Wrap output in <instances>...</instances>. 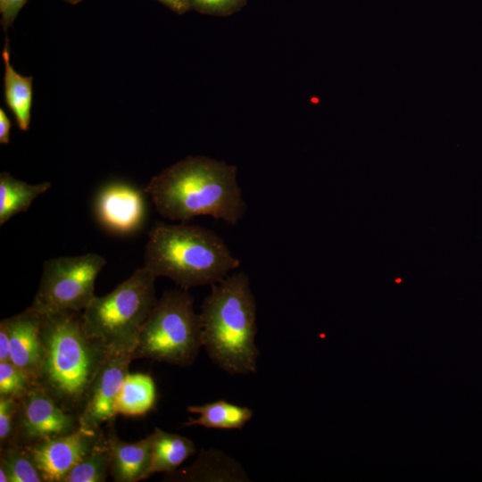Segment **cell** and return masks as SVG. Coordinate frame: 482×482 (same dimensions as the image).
Returning <instances> with one entry per match:
<instances>
[{
  "instance_id": "1",
  "label": "cell",
  "mask_w": 482,
  "mask_h": 482,
  "mask_svg": "<svg viewBox=\"0 0 482 482\" xmlns=\"http://www.w3.org/2000/svg\"><path fill=\"white\" fill-rule=\"evenodd\" d=\"M237 173L224 161L187 156L153 177L144 190L165 219L210 216L235 226L247 209Z\"/></svg>"
},
{
  "instance_id": "2",
  "label": "cell",
  "mask_w": 482,
  "mask_h": 482,
  "mask_svg": "<svg viewBox=\"0 0 482 482\" xmlns=\"http://www.w3.org/2000/svg\"><path fill=\"white\" fill-rule=\"evenodd\" d=\"M211 287L199 313L203 346L225 372L255 373L260 352L255 344L256 303L248 276L237 271Z\"/></svg>"
},
{
  "instance_id": "3",
  "label": "cell",
  "mask_w": 482,
  "mask_h": 482,
  "mask_svg": "<svg viewBox=\"0 0 482 482\" xmlns=\"http://www.w3.org/2000/svg\"><path fill=\"white\" fill-rule=\"evenodd\" d=\"M41 336L44 355L37 383L79 417L90 385L111 352L87 334L80 312L43 315Z\"/></svg>"
},
{
  "instance_id": "4",
  "label": "cell",
  "mask_w": 482,
  "mask_h": 482,
  "mask_svg": "<svg viewBox=\"0 0 482 482\" xmlns=\"http://www.w3.org/2000/svg\"><path fill=\"white\" fill-rule=\"evenodd\" d=\"M239 265L225 240L209 229L156 221L148 232L144 267L180 288L212 286Z\"/></svg>"
},
{
  "instance_id": "5",
  "label": "cell",
  "mask_w": 482,
  "mask_h": 482,
  "mask_svg": "<svg viewBox=\"0 0 482 482\" xmlns=\"http://www.w3.org/2000/svg\"><path fill=\"white\" fill-rule=\"evenodd\" d=\"M157 278L144 266L81 312L87 334L109 352H133L140 330L155 304Z\"/></svg>"
},
{
  "instance_id": "6",
  "label": "cell",
  "mask_w": 482,
  "mask_h": 482,
  "mask_svg": "<svg viewBox=\"0 0 482 482\" xmlns=\"http://www.w3.org/2000/svg\"><path fill=\"white\" fill-rule=\"evenodd\" d=\"M202 346L201 323L194 310V298L186 289H171L157 299L132 355L134 359L186 367L194 363Z\"/></svg>"
},
{
  "instance_id": "7",
  "label": "cell",
  "mask_w": 482,
  "mask_h": 482,
  "mask_svg": "<svg viewBox=\"0 0 482 482\" xmlns=\"http://www.w3.org/2000/svg\"><path fill=\"white\" fill-rule=\"evenodd\" d=\"M105 264L96 253L46 261L31 307L43 315L83 312L96 296V280Z\"/></svg>"
},
{
  "instance_id": "8",
  "label": "cell",
  "mask_w": 482,
  "mask_h": 482,
  "mask_svg": "<svg viewBox=\"0 0 482 482\" xmlns=\"http://www.w3.org/2000/svg\"><path fill=\"white\" fill-rule=\"evenodd\" d=\"M79 427V417L62 408L37 383L19 399L12 445L30 446L42 440L71 433Z\"/></svg>"
},
{
  "instance_id": "9",
  "label": "cell",
  "mask_w": 482,
  "mask_h": 482,
  "mask_svg": "<svg viewBox=\"0 0 482 482\" xmlns=\"http://www.w3.org/2000/svg\"><path fill=\"white\" fill-rule=\"evenodd\" d=\"M132 352H112L93 379L83 407L79 414V427L102 430L111 426L117 414L116 403L121 386L129 373Z\"/></svg>"
},
{
  "instance_id": "10",
  "label": "cell",
  "mask_w": 482,
  "mask_h": 482,
  "mask_svg": "<svg viewBox=\"0 0 482 482\" xmlns=\"http://www.w3.org/2000/svg\"><path fill=\"white\" fill-rule=\"evenodd\" d=\"M145 195V190L125 182L103 186L94 200L97 222L107 231L117 235L137 231L146 220Z\"/></svg>"
},
{
  "instance_id": "11",
  "label": "cell",
  "mask_w": 482,
  "mask_h": 482,
  "mask_svg": "<svg viewBox=\"0 0 482 482\" xmlns=\"http://www.w3.org/2000/svg\"><path fill=\"white\" fill-rule=\"evenodd\" d=\"M105 435L103 430H76L26 446L45 482H62L71 470Z\"/></svg>"
},
{
  "instance_id": "12",
  "label": "cell",
  "mask_w": 482,
  "mask_h": 482,
  "mask_svg": "<svg viewBox=\"0 0 482 482\" xmlns=\"http://www.w3.org/2000/svg\"><path fill=\"white\" fill-rule=\"evenodd\" d=\"M4 320L10 337V362L37 381L44 355L41 336L43 315L30 306Z\"/></svg>"
},
{
  "instance_id": "13",
  "label": "cell",
  "mask_w": 482,
  "mask_h": 482,
  "mask_svg": "<svg viewBox=\"0 0 482 482\" xmlns=\"http://www.w3.org/2000/svg\"><path fill=\"white\" fill-rule=\"evenodd\" d=\"M111 453L110 475L116 482H137L151 476L152 434L135 442L122 441L112 427L106 434Z\"/></svg>"
},
{
  "instance_id": "14",
  "label": "cell",
  "mask_w": 482,
  "mask_h": 482,
  "mask_svg": "<svg viewBox=\"0 0 482 482\" xmlns=\"http://www.w3.org/2000/svg\"><path fill=\"white\" fill-rule=\"evenodd\" d=\"M164 478L180 481H250L237 461L215 449L202 451L191 466L179 472L166 474Z\"/></svg>"
},
{
  "instance_id": "15",
  "label": "cell",
  "mask_w": 482,
  "mask_h": 482,
  "mask_svg": "<svg viewBox=\"0 0 482 482\" xmlns=\"http://www.w3.org/2000/svg\"><path fill=\"white\" fill-rule=\"evenodd\" d=\"M4 63V87L5 102L12 112L20 129L27 131L30 123L33 99V78L18 73L10 62L8 41L2 52Z\"/></svg>"
},
{
  "instance_id": "16",
  "label": "cell",
  "mask_w": 482,
  "mask_h": 482,
  "mask_svg": "<svg viewBox=\"0 0 482 482\" xmlns=\"http://www.w3.org/2000/svg\"><path fill=\"white\" fill-rule=\"evenodd\" d=\"M152 436L151 475L161 472L169 474L175 471L196 452L194 442L179 434L155 428Z\"/></svg>"
},
{
  "instance_id": "17",
  "label": "cell",
  "mask_w": 482,
  "mask_h": 482,
  "mask_svg": "<svg viewBox=\"0 0 482 482\" xmlns=\"http://www.w3.org/2000/svg\"><path fill=\"white\" fill-rule=\"evenodd\" d=\"M187 411L198 414V418H189L184 426H202L214 429H242L252 419L253 411L246 407L217 400L202 405H191Z\"/></svg>"
},
{
  "instance_id": "18",
  "label": "cell",
  "mask_w": 482,
  "mask_h": 482,
  "mask_svg": "<svg viewBox=\"0 0 482 482\" xmlns=\"http://www.w3.org/2000/svg\"><path fill=\"white\" fill-rule=\"evenodd\" d=\"M157 400L154 380L147 373H128L119 393L117 414L144 416L153 410Z\"/></svg>"
},
{
  "instance_id": "19",
  "label": "cell",
  "mask_w": 482,
  "mask_h": 482,
  "mask_svg": "<svg viewBox=\"0 0 482 482\" xmlns=\"http://www.w3.org/2000/svg\"><path fill=\"white\" fill-rule=\"evenodd\" d=\"M52 187L48 181L29 184L15 179L10 173H0V225L11 218L26 212L32 202Z\"/></svg>"
},
{
  "instance_id": "20",
  "label": "cell",
  "mask_w": 482,
  "mask_h": 482,
  "mask_svg": "<svg viewBox=\"0 0 482 482\" xmlns=\"http://www.w3.org/2000/svg\"><path fill=\"white\" fill-rule=\"evenodd\" d=\"M111 453L105 436L66 475L62 482H104L110 475Z\"/></svg>"
},
{
  "instance_id": "21",
  "label": "cell",
  "mask_w": 482,
  "mask_h": 482,
  "mask_svg": "<svg viewBox=\"0 0 482 482\" xmlns=\"http://www.w3.org/2000/svg\"><path fill=\"white\" fill-rule=\"evenodd\" d=\"M0 467L5 470L9 482H45L26 446L14 445L1 449Z\"/></svg>"
},
{
  "instance_id": "22",
  "label": "cell",
  "mask_w": 482,
  "mask_h": 482,
  "mask_svg": "<svg viewBox=\"0 0 482 482\" xmlns=\"http://www.w3.org/2000/svg\"><path fill=\"white\" fill-rule=\"evenodd\" d=\"M35 384L32 376L11 362H0V396L20 399Z\"/></svg>"
},
{
  "instance_id": "23",
  "label": "cell",
  "mask_w": 482,
  "mask_h": 482,
  "mask_svg": "<svg viewBox=\"0 0 482 482\" xmlns=\"http://www.w3.org/2000/svg\"><path fill=\"white\" fill-rule=\"evenodd\" d=\"M19 399L0 396V445L1 449L13 443Z\"/></svg>"
},
{
  "instance_id": "24",
  "label": "cell",
  "mask_w": 482,
  "mask_h": 482,
  "mask_svg": "<svg viewBox=\"0 0 482 482\" xmlns=\"http://www.w3.org/2000/svg\"><path fill=\"white\" fill-rule=\"evenodd\" d=\"M248 0H187L189 11L226 17L239 12Z\"/></svg>"
},
{
  "instance_id": "25",
  "label": "cell",
  "mask_w": 482,
  "mask_h": 482,
  "mask_svg": "<svg viewBox=\"0 0 482 482\" xmlns=\"http://www.w3.org/2000/svg\"><path fill=\"white\" fill-rule=\"evenodd\" d=\"M27 0H0L1 25L6 31L13 23Z\"/></svg>"
},
{
  "instance_id": "26",
  "label": "cell",
  "mask_w": 482,
  "mask_h": 482,
  "mask_svg": "<svg viewBox=\"0 0 482 482\" xmlns=\"http://www.w3.org/2000/svg\"><path fill=\"white\" fill-rule=\"evenodd\" d=\"M0 362H10V337L4 320L0 322Z\"/></svg>"
},
{
  "instance_id": "27",
  "label": "cell",
  "mask_w": 482,
  "mask_h": 482,
  "mask_svg": "<svg viewBox=\"0 0 482 482\" xmlns=\"http://www.w3.org/2000/svg\"><path fill=\"white\" fill-rule=\"evenodd\" d=\"M12 128V122L5 113V112L0 108V143L8 144L10 141V130Z\"/></svg>"
},
{
  "instance_id": "28",
  "label": "cell",
  "mask_w": 482,
  "mask_h": 482,
  "mask_svg": "<svg viewBox=\"0 0 482 482\" xmlns=\"http://www.w3.org/2000/svg\"><path fill=\"white\" fill-rule=\"evenodd\" d=\"M161 4L168 7L177 14H184L189 11L187 0H158Z\"/></svg>"
},
{
  "instance_id": "29",
  "label": "cell",
  "mask_w": 482,
  "mask_h": 482,
  "mask_svg": "<svg viewBox=\"0 0 482 482\" xmlns=\"http://www.w3.org/2000/svg\"><path fill=\"white\" fill-rule=\"evenodd\" d=\"M68 4H79V2H81L82 0H62Z\"/></svg>"
}]
</instances>
